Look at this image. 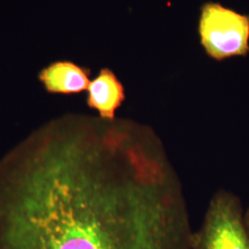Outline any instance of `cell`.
I'll return each instance as SVG.
<instances>
[{
    "label": "cell",
    "mask_w": 249,
    "mask_h": 249,
    "mask_svg": "<svg viewBox=\"0 0 249 249\" xmlns=\"http://www.w3.org/2000/svg\"><path fill=\"white\" fill-rule=\"evenodd\" d=\"M245 223L249 231V208L245 212Z\"/></svg>",
    "instance_id": "cell-6"
},
{
    "label": "cell",
    "mask_w": 249,
    "mask_h": 249,
    "mask_svg": "<svg viewBox=\"0 0 249 249\" xmlns=\"http://www.w3.org/2000/svg\"><path fill=\"white\" fill-rule=\"evenodd\" d=\"M197 33L205 53L216 61L249 53V15L218 2L200 7Z\"/></svg>",
    "instance_id": "cell-3"
},
{
    "label": "cell",
    "mask_w": 249,
    "mask_h": 249,
    "mask_svg": "<svg viewBox=\"0 0 249 249\" xmlns=\"http://www.w3.org/2000/svg\"><path fill=\"white\" fill-rule=\"evenodd\" d=\"M124 100V85L111 69H101L98 75L90 80L86 104L90 109L97 111L101 118L114 120L116 118V110L123 105Z\"/></svg>",
    "instance_id": "cell-5"
},
{
    "label": "cell",
    "mask_w": 249,
    "mask_h": 249,
    "mask_svg": "<svg viewBox=\"0 0 249 249\" xmlns=\"http://www.w3.org/2000/svg\"><path fill=\"white\" fill-rule=\"evenodd\" d=\"M90 70L71 60L50 63L38 73L45 90L53 94H78L89 87Z\"/></svg>",
    "instance_id": "cell-4"
},
{
    "label": "cell",
    "mask_w": 249,
    "mask_h": 249,
    "mask_svg": "<svg viewBox=\"0 0 249 249\" xmlns=\"http://www.w3.org/2000/svg\"><path fill=\"white\" fill-rule=\"evenodd\" d=\"M178 172L154 129L67 114L0 158V249H191Z\"/></svg>",
    "instance_id": "cell-1"
},
{
    "label": "cell",
    "mask_w": 249,
    "mask_h": 249,
    "mask_svg": "<svg viewBox=\"0 0 249 249\" xmlns=\"http://www.w3.org/2000/svg\"><path fill=\"white\" fill-rule=\"evenodd\" d=\"M191 249H249V231L238 196L225 189L214 194L200 227L193 231Z\"/></svg>",
    "instance_id": "cell-2"
}]
</instances>
